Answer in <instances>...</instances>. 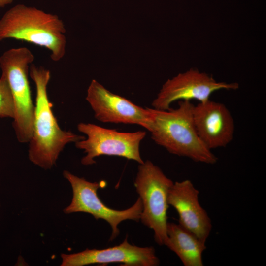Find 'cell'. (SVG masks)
Returning a JSON list of instances; mask_svg holds the SVG:
<instances>
[{
	"instance_id": "52a82bcc",
	"label": "cell",
	"mask_w": 266,
	"mask_h": 266,
	"mask_svg": "<svg viewBox=\"0 0 266 266\" xmlns=\"http://www.w3.org/2000/svg\"><path fill=\"white\" fill-rule=\"evenodd\" d=\"M63 176L70 183L73 194L71 203L64 209V213L84 212L91 214L97 220L101 219L106 221L112 229L110 241L118 236L120 223L127 220L139 221L142 209L139 198L127 209H114L104 204L97 194L99 188L105 186V182H90L67 170L64 171Z\"/></svg>"
},
{
	"instance_id": "5b68a950",
	"label": "cell",
	"mask_w": 266,
	"mask_h": 266,
	"mask_svg": "<svg viewBox=\"0 0 266 266\" xmlns=\"http://www.w3.org/2000/svg\"><path fill=\"white\" fill-rule=\"evenodd\" d=\"M173 182L150 160L139 164L134 184L142 205L139 221L154 232L155 242L167 240L168 196Z\"/></svg>"
},
{
	"instance_id": "9c48e42d",
	"label": "cell",
	"mask_w": 266,
	"mask_h": 266,
	"mask_svg": "<svg viewBox=\"0 0 266 266\" xmlns=\"http://www.w3.org/2000/svg\"><path fill=\"white\" fill-rule=\"evenodd\" d=\"M86 100L94 111L95 118L100 122L137 125L146 130L149 128V108H142L112 93L95 79L88 87Z\"/></svg>"
},
{
	"instance_id": "277c9868",
	"label": "cell",
	"mask_w": 266,
	"mask_h": 266,
	"mask_svg": "<svg viewBox=\"0 0 266 266\" xmlns=\"http://www.w3.org/2000/svg\"><path fill=\"white\" fill-rule=\"evenodd\" d=\"M34 56L27 47L14 48L0 57L2 74L6 77L12 93L14 116L13 127L21 143L30 140L33 132L34 110L28 80L29 65Z\"/></svg>"
},
{
	"instance_id": "30bf717a",
	"label": "cell",
	"mask_w": 266,
	"mask_h": 266,
	"mask_svg": "<svg viewBox=\"0 0 266 266\" xmlns=\"http://www.w3.org/2000/svg\"><path fill=\"white\" fill-rule=\"evenodd\" d=\"M61 266L119 263L128 266H157L160 260L153 247H139L129 243L127 237L118 245L105 249H88L73 254H61Z\"/></svg>"
},
{
	"instance_id": "ba28073f",
	"label": "cell",
	"mask_w": 266,
	"mask_h": 266,
	"mask_svg": "<svg viewBox=\"0 0 266 266\" xmlns=\"http://www.w3.org/2000/svg\"><path fill=\"white\" fill-rule=\"evenodd\" d=\"M238 88L237 83L218 82L205 72L191 68L166 81L152 106L156 109L167 110L176 101L196 100L199 102H204L216 91L235 90Z\"/></svg>"
},
{
	"instance_id": "5bb4252c",
	"label": "cell",
	"mask_w": 266,
	"mask_h": 266,
	"mask_svg": "<svg viewBox=\"0 0 266 266\" xmlns=\"http://www.w3.org/2000/svg\"><path fill=\"white\" fill-rule=\"evenodd\" d=\"M14 116V106L11 90L6 77L3 74L0 78V118Z\"/></svg>"
},
{
	"instance_id": "7c38bea8",
	"label": "cell",
	"mask_w": 266,
	"mask_h": 266,
	"mask_svg": "<svg viewBox=\"0 0 266 266\" xmlns=\"http://www.w3.org/2000/svg\"><path fill=\"white\" fill-rule=\"evenodd\" d=\"M199 191L191 180L173 182L168 196L169 205L179 216V224L206 242L212 229L211 220L199 200Z\"/></svg>"
},
{
	"instance_id": "3957f363",
	"label": "cell",
	"mask_w": 266,
	"mask_h": 266,
	"mask_svg": "<svg viewBox=\"0 0 266 266\" xmlns=\"http://www.w3.org/2000/svg\"><path fill=\"white\" fill-rule=\"evenodd\" d=\"M65 33L64 24L57 15L23 4L12 7L0 20V41L13 38L45 47L55 62L65 55Z\"/></svg>"
},
{
	"instance_id": "7a4b0ae2",
	"label": "cell",
	"mask_w": 266,
	"mask_h": 266,
	"mask_svg": "<svg viewBox=\"0 0 266 266\" xmlns=\"http://www.w3.org/2000/svg\"><path fill=\"white\" fill-rule=\"evenodd\" d=\"M190 100H179L176 108H149L151 121L148 129L151 138L170 154L196 162L213 165L217 157L199 137L194 125Z\"/></svg>"
},
{
	"instance_id": "4fadbf2b",
	"label": "cell",
	"mask_w": 266,
	"mask_h": 266,
	"mask_svg": "<svg viewBox=\"0 0 266 266\" xmlns=\"http://www.w3.org/2000/svg\"><path fill=\"white\" fill-rule=\"evenodd\" d=\"M167 238L165 244L185 266H203L202 254L206 248L204 242L179 224L167 223Z\"/></svg>"
},
{
	"instance_id": "8fae6325",
	"label": "cell",
	"mask_w": 266,
	"mask_h": 266,
	"mask_svg": "<svg viewBox=\"0 0 266 266\" xmlns=\"http://www.w3.org/2000/svg\"><path fill=\"white\" fill-rule=\"evenodd\" d=\"M193 117L197 133L209 149L225 147L233 140L235 126L228 108L210 100L194 106Z\"/></svg>"
},
{
	"instance_id": "6da1fadb",
	"label": "cell",
	"mask_w": 266,
	"mask_h": 266,
	"mask_svg": "<svg viewBox=\"0 0 266 266\" xmlns=\"http://www.w3.org/2000/svg\"><path fill=\"white\" fill-rule=\"evenodd\" d=\"M30 76L36 87L35 106L32 136L29 141L28 157L34 165L50 169L56 164L61 152L67 143L85 138L70 131L62 130L52 111L47 95L51 78L49 70L31 65Z\"/></svg>"
},
{
	"instance_id": "8992f818",
	"label": "cell",
	"mask_w": 266,
	"mask_h": 266,
	"mask_svg": "<svg viewBox=\"0 0 266 266\" xmlns=\"http://www.w3.org/2000/svg\"><path fill=\"white\" fill-rule=\"evenodd\" d=\"M78 130L87 137L76 142L75 146L84 150L86 155L81 163L85 166L96 163L95 159L102 155L114 156L142 164L140 145L146 133L143 131L132 133L119 132L92 123H80Z\"/></svg>"
},
{
	"instance_id": "9a60e30c",
	"label": "cell",
	"mask_w": 266,
	"mask_h": 266,
	"mask_svg": "<svg viewBox=\"0 0 266 266\" xmlns=\"http://www.w3.org/2000/svg\"><path fill=\"white\" fill-rule=\"evenodd\" d=\"M13 0H0V7H4L5 5L10 4Z\"/></svg>"
}]
</instances>
